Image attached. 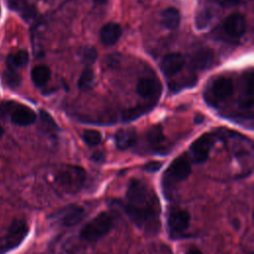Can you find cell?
I'll use <instances>...</instances> for the list:
<instances>
[{
  "mask_svg": "<svg viewBox=\"0 0 254 254\" xmlns=\"http://www.w3.org/2000/svg\"><path fill=\"white\" fill-rule=\"evenodd\" d=\"M161 20L163 25L169 30H175L179 27L181 22V15L177 8L169 7L165 9L161 14Z\"/></svg>",
  "mask_w": 254,
  "mask_h": 254,
  "instance_id": "17",
  "label": "cell"
},
{
  "mask_svg": "<svg viewBox=\"0 0 254 254\" xmlns=\"http://www.w3.org/2000/svg\"><path fill=\"white\" fill-rule=\"evenodd\" d=\"M91 159H92L93 161H95V162H102V161L104 160V156H103L102 153L96 152V153H94V154L92 155Z\"/></svg>",
  "mask_w": 254,
  "mask_h": 254,
  "instance_id": "31",
  "label": "cell"
},
{
  "mask_svg": "<svg viewBox=\"0 0 254 254\" xmlns=\"http://www.w3.org/2000/svg\"><path fill=\"white\" fill-rule=\"evenodd\" d=\"M82 62L86 64H92L97 59V52L93 47H85L81 54Z\"/></svg>",
  "mask_w": 254,
  "mask_h": 254,
  "instance_id": "25",
  "label": "cell"
},
{
  "mask_svg": "<svg viewBox=\"0 0 254 254\" xmlns=\"http://www.w3.org/2000/svg\"><path fill=\"white\" fill-rule=\"evenodd\" d=\"M83 141L89 146H96L101 142V133L97 130H85L82 134Z\"/></svg>",
  "mask_w": 254,
  "mask_h": 254,
  "instance_id": "23",
  "label": "cell"
},
{
  "mask_svg": "<svg viewBox=\"0 0 254 254\" xmlns=\"http://www.w3.org/2000/svg\"><path fill=\"white\" fill-rule=\"evenodd\" d=\"M31 77L35 85L44 86L51 77V70L47 65H36L31 71Z\"/></svg>",
  "mask_w": 254,
  "mask_h": 254,
  "instance_id": "18",
  "label": "cell"
},
{
  "mask_svg": "<svg viewBox=\"0 0 254 254\" xmlns=\"http://www.w3.org/2000/svg\"><path fill=\"white\" fill-rule=\"evenodd\" d=\"M96 4H105L107 2V0H93Z\"/></svg>",
  "mask_w": 254,
  "mask_h": 254,
  "instance_id": "34",
  "label": "cell"
},
{
  "mask_svg": "<svg viewBox=\"0 0 254 254\" xmlns=\"http://www.w3.org/2000/svg\"><path fill=\"white\" fill-rule=\"evenodd\" d=\"M162 167V163L161 162H158V161H153V162H149L147 163L143 169L146 171V172H149V173H155L157 171H159Z\"/></svg>",
  "mask_w": 254,
  "mask_h": 254,
  "instance_id": "30",
  "label": "cell"
},
{
  "mask_svg": "<svg viewBox=\"0 0 254 254\" xmlns=\"http://www.w3.org/2000/svg\"><path fill=\"white\" fill-rule=\"evenodd\" d=\"M215 138L212 134H203L198 137L190 147L192 160L195 163H203L207 160L209 152L214 144Z\"/></svg>",
  "mask_w": 254,
  "mask_h": 254,
  "instance_id": "7",
  "label": "cell"
},
{
  "mask_svg": "<svg viewBox=\"0 0 254 254\" xmlns=\"http://www.w3.org/2000/svg\"><path fill=\"white\" fill-rule=\"evenodd\" d=\"M85 215L84 209L81 206L70 204L61 208L57 211L53 217L63 226L70 227L80 222Z\"/></svg>",
  "mask_w": 254,
  "mask_h": 254,
  "instance_id": "6",
  "label": "cell"
},
{
  "mask_svg": "<svg viewBox=\"0 0 254 254\" xmlns=\"http://www.w3.org/2000/svg\"><path fill=\"white\" fill-rule=\"evenodd\" d=\"M29 61V55L26 51L21 50L15 54H11L7 58V64L8 67L11 68H19L23 67L28 64Z\"/></svg>",
  "mask_w": 254,
  "mask_h": 254,
  "instance_id": "20",
  "label": "cell"
},
{
  "mask_svg": "<svg viewBox=\"0 0 254 254\" xmlns=\"http://www.w3.org/2000/svg\"><path fill=\"white\" fill-rule=\"evenodd\" d=\"M8 5L11 9L19 12L25 19H30L36 14L35 9L29 5L28 0H8Z\"/></svg>",
  "mask_w": 254,
  "mask_h": 254,
  "instance_id": "19",
  "label": "cell"
},
{
  "mask_svg": "<svg viewBox=\"0 0 254 254\" xmlns=\"http://www.w3.org/2000/svg\"><path fill=\"white\" fill-rule=\"evenodd\" d=\"M185 64L184 57L179 53L166 55L161 62V69L166 76H172L179 72Z\"/></svg>",
  "mask_w": 254,
  "mask_h": 254,
  "instance_id": "9",
  "label": "cell"
},
{
  "mask_svg": "<svg viewBox=\"0 0 254 254\" xmlns=\"http://www.w3.org/2000/svg\"><path fill=\"white\" fill-rule=\"evenodd\" d=\"M165 140L163 129L160 125H155L151 127L147 132V141L150 145L157 147L162 144V142Z\"/></svg>",
  "mask_w": 254,
  "mask_h": 254,
  "instance_id": "21",
  "label": "cell"
},
{
  "mask_svg": "<svg viewBox=\"0 0 254 254\" xmlns=\"http://www.w3.org/2000/svg\"><path fill=\"white\" fill-rule=\"evenodd\" d=\"M203 119H204V117L202 115H196L194 118V122H195V124H200L203 121Z\"/></svg>",
  "mask_w": 254,
  "mask_h": 254,
  "instance_id": "33",
  "label": "cell"
},
{
  "mask_svg": "<svg viewBox=\"0 0 254 254\" xmlns=\"http://www.w3.org/2000/svg\"><path fill=\"white\" fill-rule=\"evenodd\" d=\"M85 172L77 166H64L56 175L55 182L59 190L67 194L77 193L84 185Z\"/></svg>",
  "mask_w": 254,
  "mask_h": 254,
  "instance_id": "2",
  "label": "cell"
},
{
  "mask_svg": "<svg viewBox=\"0 0 254 254\" xmlns=\"http://www.w3.org/2000/svg\"><path fill=\"white\" fill-rule=\"evenodd\" d=\"M4 79L6 81V83L10 86V87H17L20 85L21 83V76L18 72L15 71L14 68L8 67V69L4 72Z\"/></svg>",
  "mask_w": 254,
  "mask_h": 254,
  "instance_id": "24",
  "label": "cell"
},
{
  "mask_svg": "<svg viewBox=\"0 0 254 254\" xmlns=\"http://www.w3.org/2000/svg\"><path fill=\"white\" fill-rule=\"evenodd\" d=\"M162 91V85L159 80L152 77H143L138 81L137 92L142 97L159 96Z\"/></svg>",
  "mask_w": 254,
  "mask_h": 254,
  "instance_id": "12",
  "label": "cell"
},
{
  "mask_svg": "<svg viewBox=\"0 0 254 254\" xmlns=\"http://www.w3.org/2000/svg\"><path fill=\"white\" fill-rule=\"evenodd\" d=\"M187 254H202V253L198 249H196V248H190V249L188 250Z\"/></svg>",
  "mask_w": 254,
  "mask_h": 254,
  "instance_id": "32",
  "label": "cell"
},
{
  "mask_svg": "<svg viewBox=\"0 0 254 254\" xmlns=\"http://www.w3.org/2000/svg\"><path fill=\"white\" fill-rule=\"evenodd\" d=\"M211 92L217 98H226L233 92V82L229 77L216 78L211 86Z\"/></svg>",
  "mask_w": 254,
  "mask_h": 254,
  "instance_id": "16",
  "label": "cell"
},
{
  "mask_svg": "<svg viewBox=\"0 0 254 254\" xmlns=\"http://www.w3.org/2000/svg\"><path fill=\"white\" fill-rule=\"evenodd\" d=\"M136 142V130L133 127L122 128L115 135V143L118 149L126 150Z\"/></svg>",
  "mask_w": 254,
  "mask_h": 254,
  "instance_id": "15",
  "label": "cell"
},
{
  "mask_svg": "<svg viewBox=\"0 0 254 254\" xmlns=\"http://www.w3.org/2000/svg\"><path fill=\"white\" fill-rule=\"evenodd\" d=\"M224 31L232 37H240L246 30L245 18L238 13L229 15L223 23Z\"/></svg>",
  "mask_w": 254,
  "mask_h": 254,
  "instance_id": "10",
  "label": "cell"
},
{
  "mask_svg": "<svg viewBox=\"0 0 254 254\" xmlns=\"http://www.w3.org/2000/svg\"><path fill=\"white\" fill-rule=\"evenodd\" d=\"M122 35V29L117 23H107L100 31V41L105 46H113Z\"/></svg>",
  "mask_w": 254,
  "mask_h": 254,
  "instance_id": "14",
  "label": "cell"
},
{
  "mask_svg": "<svg viewBox=\"0 0 254 254\" xmlns=\"http://www.w3.org/2000/svg\"><path fill=\"white\" fill-rule=\"evenodd\" d=\"M150 107H143V108H131V109H128L126 111L123 112V120L124 121H132L136 118H138L142 113L146 112L147 110H149Z\"/></svg>",
  "mask_w": 254,
  "mask_h": 254,
  "instance_id": "26",
  "label": "cell"
},
{
  "mask_svg": "<svg viewBox=\"0 0 254 254\" xmlns=\"http://www.w3.org/2000/svg\"><path fill=\"white\" fill-rule=\"evenodd\" d=\"M113 225V217L108 212H100L88 221L80 230V237L88 242H94L105 236Z\"/></svg>",
  "mask_w": 254,
  "mask_h": 254,
  "instance_id": "4",
  "label": "cell"
},
{
  "mask_svg": "<svg viewBox=\"0 0 254 254\" xmlns=\"http://www.w3.org/2000/svg\"><path fill=\"white\" fill-rule=\"evenodd\" d=\"M225 1L230 4H235V3H238L240 0H225Z\"/></svg>",
  "mask_w": 254,
  "mask_h": 254,
  "instance_id": "35",
  "label": "cell"
},
{
  "mask_svg": "<svg viewBox=\"0 0 254 254\" xmlns=\"http://www.w3.org/2000/svg\"><path fill=\"white\" fill-rule=\"evenodd\" d=\"M17 106L18 104L14 101L0 102V118H4V117H7L8 115H11Z\"/></svg>",
  "mask_w": 254,
  "mask_h": 254,
  "instance_id": "27",
  "label": "cell"
},
{
  "mask_svg": "<svg viewBox=\"0 0 254 254\" xmlns=\"http://www.w3.org/2000/svg\"><path fill=\"white\" fill-rule=\"evenodd\" d=\"M28 226L25 220H14L0 239V252L5 253L16 248L28 234Z\"/></svg>",
  "mask_w": 254,
  "mask_h": 254,
  "instance_id": "5",
  "label": "cell"
},
{
  "mask_svg": "<svg viewBox=\"0 0 254 254\" xmlns=\"http://www.w3.org/2000/svg\"><path fill=\"white\" fill-rule=\"evenodd\" d=\"M3 133H4V130H3V128L0 126V138L2 137V135H3Z\"/></svg>",
  "mask_w": 254,
  "mask_h": 254,
  "instance_id": "36",
  "label": "cell"
},
{
  "mask_svg": "<svg viewBox=\"0 0 254 254\" xmlns=\"http://www.w3.org/2000/svg\"><path fill=\"white\" fill-rule=\"evenodd\" d=\"M40 118H41L42 123H43L45 126L49 127V128L57 129V124L55 123L54 119L52 118V116H51L48 112H46V111H44V110H41V111H40Z\"/></svg>",
  "mask_w": 254,
  "mask_h": 254,
  "instance_id": "29",
  "label": "cell"
},
{
  "mask_svg": "<svg viewBox=\"0 0 254 254\" xmlns=\"http://www.w3.org/2000/svg\"><path fill=\"white\" fill-rule=\"evenodd\" d=\"M210 21V14L208 11H199L195 18V24L197 29H203L207 26L208 22Z\"/></svg>",
  "mask_w": 254,
  "mask_h": 254,
  "instance_id": "28",
  "label": "cell"
},
{
  "mask_svg": "<svg viewBox=\"0 0 254 254\" xmlns=\"http://www.w3.org/2000/svg\"><path fill=\"white\" fill-rule=\"evenodd\" d=\"M214 60L213 51L209 48L198 49L191 57L190 64L194 69L203 70L209 68Z\"/></svg>",
  "mask_w": 254,
  "mask_h": 254,
  "instance_id": "11",
  "label": "cell"
},
{
  "mask_svg": "<svg viewBox=\"0 0 254 254\" xmlns=\"http://www.w3.org/2000/svg\"><path fill=\"white\" fill-rule=\"evenodd\" d=\"M191 172L190 163L189 159L183 155L175 159L169 168L165 171L163 180H162V186L165 194L167 195L170 191V190L178 183L186 180Z\"/></svg>",
  "mask_w": 254,
  "mask_h": 254,
  "instance_id": "3",
  "label": "cell"
},
{
  "mask_svg": "<svg viewBox=\"0 0 254 254\" xmlns=\"http://www.w3.org/2000/svg\"><path fill=\"white\" fill-rule=\"evenodd\" d=\"M37 115L28 106L18 105L11 114V120L13 123L20 126H28L36 121Z\"/></svg>",
  "mask_w": 254,
  "mask_h": 254,
  "instance_id": "13",
  "label": "cell"
},
{
  "mask_svg": "<svg viewBox=\"0 0 254 254\" xmlns=\"http://www.w3.org/2000/svg\"><path fill=\"white\" fill-rule=\"evenodd\" d=\"M0 14H1V8H0Z\"/></svg>",
  "mask_w": 254,
  "mask_h": 254,
  "instance_id": "37",
  "label": "cell"
},
{
  "mask_svg": "<svg viewBox=\"0 0 254 254\" xmlns=\"http://www.w3.org/2000/svg\"><path fill=\"white\" fill-rule=\"evenodd\" d=\"M190 220V213L185 209L175 208L173 209L168 218V227L170 233L173 236H177L182 234L189 228Z\"/></svg>",
  "mask_w": 254,
  "mask_h": 254,
  "instance_id": "8",
  "label": "cell"
},
{
  "mask_svg": "<svg viewBox=\"0 0 254 254\" xmlns=\"http://www.w3.org/2000/svg\"><path fill=\"white\" fill-rule=\"evenodd\" d=\"M94 80V72L91 68H85L81 74L79 75V78L77 80V86L82 89L86 90L91 87Z\"/></svg>",
  "mask_w": 254,
  "mask_h": 254,
  "instance_id": "22",
  "label": "cell"
},
{
  "mask_svg": "<svg viewBox=\"0 0 254 254\" xmlns=\"http://www.w3.org/2000/svg\"><path fill=\"white\" fill-rule=\"evenodd\" d=\"M136 227L150 234L160 228V202L153 190L144 182L133 179L129 183L125 201L118 202Z\"/></svg>",
  "mask_w": 254,
  "mask_h": 254,
  "instance_id": "1",
  "label": "cell"
}]
</instances>
